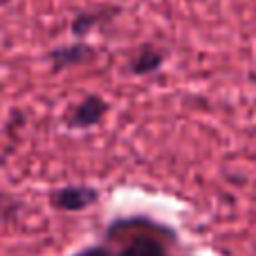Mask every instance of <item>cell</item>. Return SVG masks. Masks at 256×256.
I'll return each instance as SVG.
<instances>
[{
    "instance_id": "obj_1",
    "label": "cell",
    "mask_w": 256,
    "mask_h": 256,
    "mask_svg": "<svg viewBox=\"0 0 256 256\" xmlns=\"http://www.w3.org/2000/svg\"><path fill=\"white\" fill-rule=\"evenodd\" d=\"M110 106L104 97L99 94H88L84 97L70 112H68V122L66 124L74 130H88V128H94L104 122V117L108 115Z\"/></svg>"
},
{
    "instance_id": "obj_2",
    "label": "cell",
    "mask_w": 256,
    "mask_h": 256,
    "mask_svg": "<svg viewBox=\"0 0 256 256\" xmlns=\"http://www.w3.org/2000/svg\"><path fill=\"white\" fill-rule=\"evenodd\" d=\"M99 200V191L94 186H86V184H70V186H61V189L50 194V204L58 212H84V209L97 204Z\"/></svg>"
},
{
    "instance_id": "obj_3",
    "label": "cell",
    "mask_w": 256,
    "mask_h": 256,
    "mask_svg": "<svg viewBox=\"0 0 256 256\" xmlns=\"http://www.w3.org/2000/svg\"><path fill=\"white\" fill-rule=\"evenodd\" d=\"M94 58V50L88 43H72V45H63L50 52V63H52L54 72H61L66 68H74L81 63H88Z\"/></svg>"
},
{
    "instance_id": "obj_4",
    "label": "cell",
    "mask_w": 256,
    "mask_h": 256,
    "mask_svg": "<svg viewBox=\"0 0 256 256\" xmlns=\"http://www.w3.org/2000/svg\"><path fill=\"white\" fill-rule=\"evenodd\" d=\"M164 52H160L158 48H150V45H146V48L137 50L135 56L130 58V63H128V68H130L132 74L137 76H146V74H153V72H158L160 68L164 66Z\"/></svg>"
},
{
    "instance_id": "obj_5",
    "label": "cell",
    "mask_w": 256,
    "mask_h": 256,
    "mask_svg": "<svg viewBox=\"0 0 256 256\" xmlns=\"http://www.w3.org/2000/svg\"><path fill=\"white\" fill-rule=\"evenodd\" d=\"M115 14H110L106 7L102 9H90V12H84V14H76L74 18H72V34L76 36V38H84L86 34H90V32L94 30L97 25H102L104 20H108V18H112Z\"/></svg>"
},
{
    "instance_id": "obj_6",
    "label": "cell",
    "mask_w": 256,
    "mask_h": 256,
    "mask_svg": "<svg viewBox=\"0 0 256 256\" xmlns=\"http://www.w3.org/2000/svg\"><path fill=\"white\" fill-rule=\"evenodd\" d=\"M115 256H168L166 250L148 236H137L130 243H126Z\"/></svg>"
},
{
    "instance_id": "obj_7",
    "label": "cell",
    "mask_w": 256,
    "mask_h": 256,
    "mask_svg": "<svg viewBox=\"0 0 256 256\" xmlns=\"http://www.w3.org/2000/svg\"><path fill=\"white\" fill-rule=\"evenodd\" d=\"M18 209H20V202L14 196L0 191V232L14 227V222L18 220Z\"/></svg>"
},
{
    "instance_id": "obj_8",
    "label": "cell",
    "mask_w": 256,
    "mask_h": 256,
    "mask_svg": "<svg viewBox=\"0 0 256 256\" xmlns=\"http://www.w3.org/2000/svg\"><path fill=\"white\" fill-rule=\"evenodd\" d=\"M72 256H115L110 252V248L106 245H90V248H84L79 252H74Z\"/></svg>"
}]
</instances>
